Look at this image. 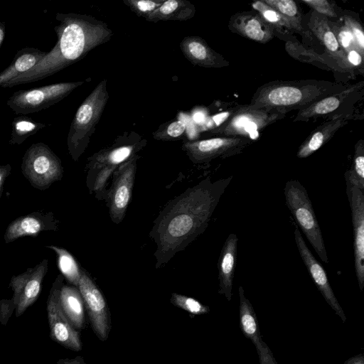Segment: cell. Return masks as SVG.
<instances>
[{
    "label": "cell",
    "instance_id": "14",
    "mask_svg": "<svg viewBox=\"0 0 364 364\" xmlns=\"http://www.w3.org/2000/svg\"><path fill=\"white\" fill-rule=\"evenodd\" d=\"M136 155L121 164L114 171L113 183L109 196L111 220L116 224L124 218L130 202L136 169Z\"/></svg>",
    "mask_w": 364,
    "mask_h": 364
},
{
    "label": "cell",
    "instance_id": "5",
    "mask_svg": "<svg viewBox=\"0 0 364 364\" xmlns=\"http://www.w3.org/2000/svg\"><path fill=\"white\" fill-rule=\"evenodd\" d=\"M146 141L134 133L119 137L111 147L95 153L88 159L87 186L91 191H102L110 177L123 163L136 156Z\"/></svg>",
    "mask_w": 364,
    "mask_h": 364
},
{
    "label": "cell",
    "instance_id": "11",
    "mask_svg": "<svg viewBox=\"0 0 364 364\" xmlns=\"http://www.w3.org/2000/svg\"><path fill=\"white\" fill-rule=\"evenodd\" d=\"M252 142V139L243 136H218L186 141L182 149L194 164H204L237 154Z\"/></svg>",
    "mask_w": 364,
    "mask_h": 364
},
{
    "label": "cell",
    "instance_id": "8",
    "mask_svg": "<svg viewBox=\"0 0 364 364\" xmlns=\"http://www.w3.org/2000/svg\"><path fill=\"white\" fill-rule=\"evenodd\" d=\"M21 171L31 185L41 190L60 180L63 173L60 159L43 142L33 144L26 150Z\"/></svg>",
    "mask_w": 364,
    "mask_h": 364
},
{
    "label": "cell",
    "instance_id": "28",
    "mask_svg": "<svg viewBox=\"0 0 364 364\" xmlns=\"http://www.w3.org/2000/svg\"><path fill=\"white\" fill-rule=\"evenodd\" d=\"M251 6L274 30L276 34L279 33L284 35L289 32H295L300 34L305 33L303 26L287 18L278 11L264 4L262 0L254 1Z\"/></svg>",
    "mask_w": 364,
    "mask_h": 364
},
{
    "label": "cell",
    "instance_id": "21",
    "mask_svg": "<svg viewBox=\"0 0 364 364\" xmlns=\"http://www.w3.org/2000/svg\"><path fill=\"white\" fill-rule=\"evenodd\" d=\"M185 58L195 65L205 68H222L230 63L220 53L212 49L199 36H186L179 45Z\"/></svg>",
    "mask_w": 364,
    "mask_h": 364
},
{
    "label": "cell",
    "instance_id": "13",
    "mask_svg": "<svg viewBox=\"0 0 364 364\" xmlns=\"http://www.w3.org/2000/svg\"><path fill=\"white\" fill-rule=\"evenodd\" d=\"M364 82L348 85L346 89L336 93L325 96L297 112L293 122H307L318 117L342 112L341 108L347 109L350 105L358 101L364 94ZM347 112V111H346Z\"/></svg>",
    "mask_w": 364,
    "mask_h": 364
},
{
    "label": "cell",
    "instance_id": "22",
    "mask_svg": "<svg viewBox=\"0 0 364 364\" xmlns=\"http://www.w3.org/2000/svg\"><path fill=\"white\" fill-rule=\"evenodd\" d=\"M55 229L56 223L50 213H32L11 222L6 230L4 240L9 243L19 237H36L43 231Z\"/></svg>",
    "mask_w": 364,
    "mask_h": 364
},
{
    "label": "cell",
    "instance_id": "20",
    "mask_svg": "<svg viewBox=\"0 0 364 364\" xmlns=\"http://www.w3.org/2000/svg\"><path fill=\"white\" fill-rule=\"evenodd\" d=\"M353 117L354 113L350 111L332 115L329 120L317 127L306 138L298 149L296 157L305 159L310 156L327 143Z\"/></svg>",
    "mask_w": 364,
    "mask_h": 364
},
{
    "label": "cell",
    "instance_id": "35",
    "mask_svg": "<svg viewBox=\"0 0 364 364\" xmlns=\"http://www.w3.org/2000/svg\"><path fill=\"white\" fill-rule=\"evenodd\" d=\"M171 302L176 306L194 315L205 314L210 311L208 306L202 304L198 300L176 293L172 294Z\"/></svg>",
    "mask_w": 364,
    "mask_h": 364
},
{
    "label": "cell",
    "instance_id": "27",
    "mask_svg": "<svg viewBox=\"0 0 364 364\" xmlns=\"http://www.w3.org/2000/svg\"><path fill=\"white\" fill-rule=\"evenodd\" d=\"M196 14L195 6L186 0H167L146 20L156 23L159 21H186Z\"/></svg>",
    "mask_w": 364,
    "mask_h": 364
},
{
    "label": "cell",
    "instance_id": "36",
    "mask_svg": "<svg viewBox=\"0 0 364 364\" xmlns=\"http://www.w3.org/2000/svg\"><path fill=\"white\" fill-rule=\"evenodd\" d=\"M328 23L340 47L345 53L352 48L357 49L356 44L351 32L343 23L341 24L330 20Z\"/></svg>",
    "mask_w": 364,
    "mask_h": 364
},
{
    "label": "cell",
    "instance_id": "39",
    "mask_svg": "<svg viewBox=\"0 0 364 364\" xmlns=\"http://www.w3.org/2000/svg\"><path fill=\"white\" fill-rule=\"evenodd\" d=\"M314 11L326 16L328 20L338 18L335 6L327 0H301Z\"/></svg>",
    "mask_w": 364,
    "mask_h": 364
},
{
    "label": "cell",
    "instance_id": "2",
    "mask_svg": "<svg viewBox=\"0 0 364 364\" xmlns=\"http://www.w3.org/2000/svg\"><path fill=\"white\" fill-rule=\"evenodd\" d=\"M58 37L53 48L30 71L4 85L3 87L33 82L63 70L85 58L92 49L109 41L112 31L96 18L75 13L55 15Z\"/></svg>",
    "mask_w": 364,
    "mask_h": 364
},
{
    "label": "cell",
    "instance_id": "37",
    "mask_svg": "<svg viewBox=\"0 0 364 364\" xmlns=\"http://www.w3.org/2000/svg\"><path fill=\"white\" fill-rule=\"evenodd\" d=\"M164 1L163 0H124L130 9L138 16L146 18L157 9Z\"/></svg>",
    "mask_w": 364,
    "mask_h": 364
},
{
    "label": "cell",
    "instance_id": "12",
    "mask_svg": "<svg viewBox=\"0 0 364 364\" xmlns=\"http://www.w3.org/2000/svg\"><path fill=\"white\" fill-rule=\"evenodd\" d=\"M77 288L93 331L102 341H106L111 328L107 304L100 289L84 269H82Z\"/></svg>",
    "mask_w": 364,
    "mask_h": 364
},
{
    "label": "cell",
    "instance_id": "34",
    "mask_svg": "<svg viewBox=\"0 0 364 364\" xmlns=\"http://www.w3.org/2000/svg\"><path fill=\"white\" fill-rule=\"evenodd\" d=\"M186 124L182 120L173 121L163 124L153 133L157 140L171 141L181 139L186 132Z\"/></svg>",
    "mask_w": 364,
    "mask_h": 364
},
{
    "label": "cell",
    "instance_id": "45",
    "mask_svg": "<svg viewBox=\"0 0 364 364\" xmlns=\"http://www.w3.org/2000/svg\"><path fill=\"white\" fill-rule=\"evenodd\" d=\"M193 120L198 124H203L206 120L205 114L201 111L196 112L193 115Z\"/></svg>",
    "mask_w": 364,
    "mask_h": 364
},
{
    "label": "cell",
    "instance_id": "38",
    "mask_svg": "<svg viewBox=\"0 0 364 364\" xmlns=\"http://www.w3.org/2000/svg\"><path fill=\"white\" fill-rule=\"evenodd\" d=\"M343 23L351 32L358 51L364 55V31L360 23L350 15H343Z\"/></svg>",
    "mask_w": 364,
    "mask_h": 364
},
{
    "label": "cell",
    "instance_id": "17",
    "mask_svg": "<svg viewBox=\"0 0 364 364\" xmlns=\"http://www.w3.org/2000/svg\"><path fill=\"white\" fill-rule=\"evenodd\" d=\"M294 235L299 255L318 290L321 292L328 304L341 318L342 321L345 322L346 321V316L333 291L325 269L316 260L311 251L307 247L298 227H296L294 229Z\"/></svg>",
    "mask_w": 364,
    "mask_h": 364
},
{
    "label": "cell",
    "instance_id": "44",
    "mask_svg": "<svg viewBox=\"0 0 364 364\" xmlns=\"http://www.w3.org/2000/svg\"><path fill=\"white\" fill-rule=\"evenodd\" d=\"M344 364H364V356L363 353L350 358L344 362Z\"/></svg>",
    "mask_w": 364,
    "mask_h": 364
},
{
    "label": "cell",
    "instance_id": "32",
    "mask_svg": "<svg viewBox=\"0 0 364 364\" xmlns=\"http://www.w3.org/2000/svg\"><path fill=\"white\" fill-rule=\"evenodd\" d=\"M347 185L364 191V141L360 139L355 146L353 162L345 173Z\"/></svg>",
    "mask_w": 364,
    "mask_h": 364
},
{
    "label": "cell",
    "instance_id": "42",
    "mask_svg": "<svg viewBox=\"0 0 364 364\" xmlns=\"http://www.w3.org/2000/svg\"><path fill=\"white\" fill-rule=\"evenodd\" d=\"M11 170V167L9 164L0 166V197L2 193L4 183L9 175Z\"/></svg>",
    "mask_w": 364,
    "mask_h": 364
},
{
    "label": "cell",
    "instance_id": "43",
    "mask_svg": "<svg viewBox=\"0 0 364 364\" xmlns=\"http://www.w3.org/2000/svg\"><path fill=\"white\" fill-rule=\"evenodd\" d=\"M56 364H87L85 363L83 358L80 356L75 357V358H61L58 360Z\"/></svg>",
    "mask_w": 364,
    "mask_h": 364
},
{
    "label": "cell",
    "instance_id": "30",
    "mask_svg": "<svg viewBox=\"0 0 364 364\" xmlns=\"http://www.w3.org/2000/svg\"><path fill=\"white\" fill-rule=\"evenodd\" d=\"M46 247L53 250L55 252L58 266L62 275L70 284L77 287L82 269H80L73 255L66 250L57 246L49 245Z\"/></svg>",
    "mask_w": 364,
    "mask_h": 364
},
{
    "label": "cell",
    "instance_id": "19",
    "mask_svg": "<svg viewBox=\"0 0 364 364\" xmlns=\"http://www.w3.org/2000/svg\"><path fill=\"white\" fill-rule=\"evenodd\" d=\"M228 27L231 32L259 43L269 42L276 34L274 30L254 10L233 14Z\"/></svg>",
    "mask_w": 364,
    "mask_h": 364
},
{
    "label": "cell",
    "instance_id": "1",
    "mask_svg": "<svg viewBox=\"0 0 364 364\" xmlns=\"http://www.w3.org/2000/svg\"><path fill=\"white\" fill-rule=\"evenodd\" d=\"M232 177L215 181L205 178L169 201L150 232L156 246V268L167 263L205 231Z\"/></svg>",
    "mask_w": 364,
    "mask_h": 364
},
{
    "label": "cell",
    "instance_id": "41",
    "mask_svg": "<svg viewBox=\"0 0 364 364\" xmlns=\"http://www.w3.org/2000/svg\"><path fill=\"white\" fill-rule=\"evenodd\" d=\"M16 309L14 299H1L0 301V323L6 325Z\"/></svg>",
    "mask_w": 364,
    "mask_h": 364
},
{
    "label": "cell",
    "instance_id": "15",
    "mask_svg": "<svg viewBox=\"0 0 364 364\" xmlns=\"http://www.w3.org/2000/svg\"><path fill=\"white\" fill-rule=\"evenodd\" d=\"M47 271L48 260L44 259L34 267L12 277L10 287L14 291L16 317L21 316L37 300Z\"/></svg>",
    "mask_w": 364,
    "mask_h": 364
},
{
    "label": "cell",
    "instance_id": "25",
    "mask_svg": "<svg viewBox=\"0 0 364 364\" xmlns=\"http://www.w3.org/2000/svg\"><path fill=\"white\" fill-rule=\"evenodd\" d=\"M48 53L33 47H26L19 50L10 65L0 73V87L30 71Z\"/></svg>",
    "mask_w": 364,
    "mask_h": 364
},
{
    "label": "cell",
    "instance_id": "10",
    "mask_svg": "<svg viewBox=\"0 0 364 364\" xmlns=\"http://www.w3.org/2000/svg\"><path fill=\"white\" fill-rule=\"evenodd\" d=\"M63 276L58 275L47 300L46 311L50 337L68 349L79 351L82 349L80 334L66 317L60 302V291L63 284Z\"/></svg>",
    "mask_w": 364,
    "mask_h": 364
},
{
    "label": "cell",
    "instance_id": "29",
    "mask_svg": "<svg viewBox=\"0 0 364 364\" xmlns=\"http://www.w3.org/2000/svg\"><path fill=\"white\" fill-rule=\"evenodd\" d=\"M285 49L294 58L305 63H312L323 69L336 72L346 73L333 60L327 55H319L307 50L296 41H287Z\"/></svg>",
    "mask_w": 364,
    "mask_h": 364
},
{
    "label": "cell",
    "instance_id": "7",
    "mask_svg": "<svg viewBox=\"0 0 364 364\" xmlns=\"http://www.w3.org/2000/svg\"><path fill=\"white\" fill-rule=\"evenodd\" d=\"M285 114L250 105H239L234 107L232 114L225 123L210 132L221 136H243L252 140L258 136L260 131L283 119Z\"/></svg>",
    "mask_w": 364,
    "mask_h": 364
},
{
    "label": "cell",
    "instance_id": "23",
    "mask_svg": "<svg viewBox=\"0 0 364 364\" xmlns=\"http://www.w3.org/2000/svg\"><path fill=\"white\" fill-rule=\"evenodd\" d=\"M238 237L230 233L222 247L218 259L219 294L230 301L232 296V287L237 259Z\"/></svg>",
    "mask_w": 364,
    "mask_h": 364
},
{
    "label": "cell",
    "instance_id": "31",
    "mask_svg": "<svg viewBox=\"0 0 364 364\" xmlns=\"http://www.w3.org/2000/svg\"><path fill=\"white\" fill-rule=\"evenodd\" d=\"M46 125L38 122L30 117L19 116L15 117L11 123V133L9 143L21 144L29 136L35 134Z\"/></svg>",
    "mask_w": 364,
    "mask_h": 364
},
{
    "label": "cell",
    "instance_id": "3",
    "mask_svg": "<svg viewBox=\"0 0 364 364\" xmlns=\"http://www.w3.org/2000/svg\"><path fill=\"white\" fill-rule=\"evenodd\" d=\"M348 85L322 80H274L259 87L250 106L284 114L343 90Z\"/></svg>",
    "mask_w": 364,
    "mask_h": 364
},
{
    "label": "cell",
    "instance_id": "6",
    "mask_svg": "<svg viewBox=\"0 0 364 364\" xmlns=\"http://www.w3.org/2000/svg\"><path fill=\"white\" fill-rule=\"evenodd\" d=\"M284 194L286 205L297 226L305 235L320 259L328 264V258L324 240L306 189L298 180H289L285 183Z\"/></svg>",
    "mask_w": 364,
    "mask_h": 364
},
{
    "label": "cell",
    "instance_id": "4",
    "mask_svg": "<svg viewBox=\"0 0 364 364\" xmlns=\"http://www.w3.org/2000/svg\"><path fill=\"white\" fill-rule=\"evenodd\" d=\"M108 99L107 80L103 79L78 107L67 138L68 151L74 161L87 149Z\"/></svg>",
    "mask_w": 364,
    "mask_h": 364
},
{
    "label": "cell",
    "instance_id": "18",
    "mask_svg": "<svg viewBox=\"0 0 364 364\" xmlns=\"http://www.w3.org/2000/svg\"><path fill=\"white\" fill-rule=\"evenodd\" d=\"M238 293L240 328L243 335L254 343L259 364H279L272 350L262 338L256 314L252 304L245 296L242 286L239 287Z\"/></svg>",
    "mask_w": 364,
    "mask_h": 364
},
{
    "label": "cell",
    "instance_id": "33",
    "mask_svg": "<svg viewBox=\"0 0 364 364\" xmlns=\"http://www.w3.org/2000/svg\"><path fill=\"white\" fill-rule=\"evenodd\" d=\"M264 4L291 21L303 26L302 17L296 3L293 0H262Z\"/></svg>",
    "mask_w": 364,
    "mask_h": 364
},
{
    "label": "cell",
    "instance_id": "24",
    "mask_svg": "<svg viewBox=\"0 0 364 364\" xmlns=\"http://www.w3.org/2000/svg\"><path fill=\"white\" fill-rule=\"evenodd\" d=\"M329 20L324 16L312 11L308 21V27L326 48L325 54L333 60L346 73V53L340 47L332 31Z\"/></svg>",
    "mask_w": 364,
    "mask_h": 364
},
{
    "label": "cell",
    "instance_id": "46",
    "mask_svg": "<svg viewBox=\"0 0 364 364\" xmlns=\"http://www.w3.org/2000/svg\"><path fill=\"white\" fill-rule=\"evenodd\" d=\"M6 27L4 22L0 21V48L5 37Z\"/></svg>",
    "mask_w": 364,
    "mask_h": 364
},
{
    "label": "cell",
    "instance_id": "26",
    "mask_svg": "<svg viewBox=\"0 0 364 364\" xmlns=\"http://www.w3.org/2000/svg\"><path fill=\"white\" fill-rule=\"evenodd\" d=\"M60 302L73 328L82 329L85 324V304L78 288L63 284L60 291Z\"/></svg>",
    "mask_w": 364,
    "mask_h": 364
},
{
    "label": "cell",
    "instance_id": "9",
    "mask_svg": "<svg viewBox=\"0 0 364 364\" xmlns=\"http://www.w3.org/2000/svg\"><path fill=\"white\" fill-rule=\"evenodd\" d=\"M82 81L60 82L14 92L6 105L16 114H27L47 109L67 97Z\"/></svg>",
    "mask_w": 364,
    "mask_h": 364
},
{
    "label": "cell",
    "instance_id": "16",
    "mask_svg": "<svg viewBox=\"0 0 364 364\" xmlns=\"http://www.w3.org/2000/svg\"><path fill=\"white\" fill-rule=\"evenodd\" d=\"M348 186L353 229V252L355 274L360 291L364 287V191Z\"/></svg>",
    "mask_w": 364,
    "mask_h": 364
},
{
    "label": "cell",
    "instance_id": "40",
    "mask_svg": "<svg viewBox=\"0 0 364 364\" xmlns=\"http://www.w3.org/2000/svg\"><path fill=\"white\" fill-rule=\"evenodd\" d=\"M363 55L358 49L352 48L346 53L345 67L350 73L360 70L363 73Z\"/></svg>",
    "mask_w": 364,
    "mask_h": 364
}]
</instances>
